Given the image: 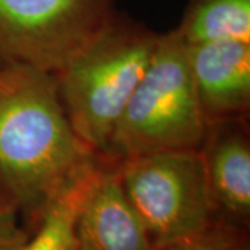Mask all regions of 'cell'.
<instances>
[{"label": "cell", "instance_id": "ba28073f", "mask_svg": "<svg viewBox=\"0 0 250 250\" xmlns=\"http://www.w3.org/2000/svg\"><path fill=\"white\" fill-rule=\"evenodd\" d=\"M100 160L99 177L77 220L75 250H154L145 225L125 196L117 166Z\"/></svg>", "mask_w": 250, "mask_h": 250}, {"label": "cell", "instance_id": "52a82bcc", "mask_svg": "<svg viewBox=\"0 0 250 250\" xmlns=\"http://www.w3.org/2000/svg\"><path fill=\"white\" fill-rule=\"evenodd\" d=\"M188 62L207 124L248 118L250 41L227 38L187 45Z\"/></svg>", "mask_w": 250, "mask_h": 250}, {"label": "cell", "instance_id": "30bf717a", "mask_svg": "<svg viewBox=\"0 0 250 250\" xmlns=\"http://www.w3.org/2000/svg\"><path fill=\"white\" fill-rule=\"evenodd\" d=\"M175 29L187 45L227 38L250 41V0H188Z\"/></svg>", "mask_w": 250, "mask_h": 250}, {"label": "cell", "instance_id": "9c48e42d", "mask_svg": "<svg viewBox=\"0 0 250 250\" xmlns=\"http://www.w3.org/2000/svg\"><path fill=\"white\" fill-rule=\"evenodd\" d=\"M100 168L102 160L96 156L60 189L21 250H75L77 220Z\"/></svg>", "mask_w": 250, "mask_h": 250}, {"label": "cell", "instance_id": "6da1fadb", "mask_svg": "<svg viewBox=\"0 0 250 250\" xmlns=\"http://www.w3.org/2000/svg\"><path fill=\"white\" fill-rule=\"evenodd\" d=\"M96 156L75 134L54 74L0 65V203L16 208L29 231Z\"/></svg>", "mask_w": 250, "mask_h": 250}, {"label": "cell", "instance_id": "8992f818", "mask_svg": "<svg viewBox=\"0 0 250 250\" xmlns=\"http://www.w3.org/2000/svg\"><path fill=\"white\" fill-rule=\"evenodd\" d=\"M215 223L250 227V135L248 118L207 124L199 147Z\"/></svg>", "mask_w": 250, "mask_h": 250}, {"label": "cell", "instance_id": "8fae6325", "mask_svg": "<svg viewBox=\"0 0 250 250\" xmlns=\"http://www.w3.org/2000/svg\"><path fill=\"white\" fill-rule=\"evenodd\" d=\"M157 250H250L249 228L214 223L202 233Z\"/></svg>", "mask_w": 250, "mask_h": 250}, {"label": "cell", "instance_id": "277c9868", "mask_svg": "<svg viewBox=\"0 0 250 250\" xmlns=\"http://www.w3.org/2000/svg\"><path fill=\"white\" fill-rule=\"evenodd\" d=\"M120 184L153 249L195 236L215 223L199 149H174L117 163Z\"/></svg>", "mask_w": 250, "mask_h": 250}, {"label": "cell", "instance_id": "7a4b0ae2", "mask_svg": "<svg viewBox=\"0 0 250 250\" xmlns=\"http://www.w3.org/2000/svg\"><path fill=\"white\" fill-rule=\"evenodd\" d=\"M159 35L117 11L107 27L56 74L67 117L92 153L100 156L106 150L150 62Z\"/></svg>", "mask_w": 250, "mask_h": 250}, {"label": "cell", "instance_id": "7c38bea8", "mask_svg": "<svg viewBox=\"0 0 250 250\" xmlns=\"http://www.w3.org/2000/svg\"><path fill=\"white\" fill-rule=\"evenodd\" d=\"M11 206L0 203V250H21L31 231Z\"/></svg>", "mask_w": 250, "mask_h": 250}, {"label": "cell", "instance_id": "5b68a950", "mask_svg": "<svg viewBox=\"0 0 250 250\" xmlns=\"http://www.w3.org/2000/svg\"><path fill=\"white\" fill-rule=\"evenodd\" d=\"M117 11V0H0V65L56 75Z\"/></svg>", "mask_w": 250, "mask_h": 250}, {"label": "cell", "instance_id": "3957f363", "mask_svg": "<svg viewBox=\"0 0 250 250\" xmlns=\"http://www.w3.org/2000/svg\"><path fill=\"white\" fill-rule=\"evenodd\" d=\"M207 121L177 29L159 35L150 62L129 98L106 150L110 163L174 149H199Z\"/></svg>", "mask_w": 250, "mask_h": 250}]
</instances>
